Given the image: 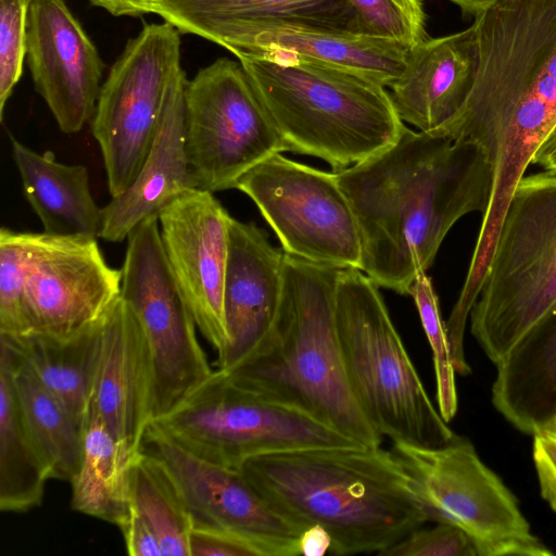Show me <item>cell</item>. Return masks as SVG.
<instances>
[{
  "label": "cell",
  "mask_w": 556,
  "mask_h": 556,
  "mask_svg": "<svg viewBox=\"0 0 556 556\" xmlns=\"http://www.w3.org/2000/svg\"><path fill=\"white\" fill-rule=\"evenodd\" d=\"M336 177L356 218L361 270L403 295L432 266L454 224L486 212L493 182L475 143L405 125L392 144Z\"/></svg>",
  "instance_id": "1"
},
{
  "label": "cell",
  "mask_w": 556,
  "mask_h": 556,
  "mask_svg": "<svg viewBox=\"0 0 556 556\" xmlns=\"http://www.w3.org/2000/svg\"><path fill=\"white\" fill-rule=\"evenodd\" d=\"M480 66L463 110L433 132L478 146L492 192L478 233L495 245L519 180L556 124V0H502L475 17Z\"/></svg>",
  "instance_id": "2"
},
{
  "label": "cell",
  "mask_w": 556,
  "mask_h": 556,
  "mask_svg": "<svg viewBox=\"0 0 556 556\" xmlns=\"http://www.w3.org/2000/svg\"><path fill=\"white\" fill-rule=\"evenodd\" d=\"M239 470L302 532L323 527L331 539V555H379L429 521L392 448L356 445L271 453L245 460Z\"/></svg>",
  "instance_id": "3"
},
{
  "label": "cell",
  "mask_w": 556,
  "mask_h": 556,
  "mask_svg": "<svg viewBox=\"0 0 556 556\" xmlns=\"http://www.w3.org/2000/svg\"><path fill=\"white\" fill-rule=\"evenodd\" d=\"M339 270L285 253L282 295L268 336L225 371L362 445L381 446L383 437L358 405L343 364L336 324Z\"/></svg>",
  "instance_id": "4"
},
{
  "label": "cell",
  "mask_w": 556,
  "mask_h": 556,
  "mask_svg": "<svg viewBox=\"0 0 556 556\" xmlns=\"http://www.w3.org/2000/svg\"><path fill=\"white\" fill-rule=\"evenodd\" d=\"M237 59L286 151L319 157L334 173L388 148L404 126L390 92L371 79L307 61Z\"/></svg>",
  "instance_id": "5"
},
{
  "label": "cell",
  "mask_w": 556,
  "mask_h": 556,
  "mask_svg": "<svg viewBox=\"0 0 556 556\" xmlns=\"http://www.w3.org/2000/svg\"><path fill=\"white\" fill-rule=\"evenodd\" d=\"M336 324L352 392L382 437L428 447L458 437L427 394L378 286L358 268L339 270Z\"/></svg>",
  "instance_id": "6"
},
{
  "label": "cell",
  "mask_w": 556,
  "mask_h": 556,
  "mask_svg": "<svg viewBox=\"0 0 556 556\" xmlns=\"http://www.w3.org/2000/svg\"><path fill=\"white\" fill-rule=\"evenodd\" d=\"M556 307V172L525 175L508 201L470 332L497 366Z\"/></svg>",
  "instance_id": "7"
},
{
  "label": "cell",
  "mask_w": 556,
  "mask_h": 556,
  "mask_svg": "<svg viewBox=\"0 0 556 556\" xmlns=\"http://www.w3.org/2000/svg\"><path fill=\"white\" fill-rule=\"evenodd\" d=\"M152 422L189 453L237 470L260 455L362 445L296 408L239 384L218 368Z\"/></svg>",
  "instance_id": "8"
},
{
  "label": "cell",
  "mask_w": 556,
  "mask_h": 556,
  "mask_svg": "<svg viewBox=\"0 0 556 556\" xmlns=\"http://www.w3.org/2000/svg\"><path fill=\"white\" fill-rule=\"evenodd\" d=\"M429 521L453 525L472 541L477 556H552L531 530L518 500L457 437L440 446L393 443Z\"/></svg>",
  "instance_id": "9"
},
{
  "label": "cell",
  "mask_w": 556,
  "mask_h": 556,
  "mask_svg": "<svg viewBox=\"0 0 556 556\" xmlns=\"http://www.w3.org/2000/svg\"><path fill=\"white\" fill-rule=\"evenodd\" d=\"M181 68L179 30L167 22L144 24L112 65L90 122L111 197L138 174Z\"/></svg>",
  "instance_id": "10"
},
{
  "label": "cell",
  "mask_w": 556,
  "mask_h": 556,
  "mask_svg": "<svg viewBox=\"0 0 556 556\" xmlns=\"http://www.w3.org/2000/svg\"><path fill=\"white\" fill-rule=\"evenodd\" d=\"M121 296L132 309L147 341L155 420L213 372L198 340L197 324L168 266L157 215L143 220L127 237Z\"/></svg>",
  "instance_id": "11"
},
{
  "label": "cell",
  "mask_w": 556,
  "mask_h": 556,
  "mask_svg": "<svg viewBox=\"0 0 556 556\" xmlns=\"http://www.w3.org/2000/svg\"><path fill=\"white\" fill-rule=\"evenodd\" d=\"M186 149L198 188L212 193L286 151L239 60L219 58L188 80Z\"/></svg>",
  "instance_id": "12"
},
{
  "label": "cell",
  "mask_w": 556,
  "mask_h": 556,
  "mask_svg": "<svg viewBox=\"0 0 556 556\" xmlns=\"http://www.w3.org/2000/svg\"><path fill=\"white\" fill-rule=\"evenodd\" d=\"M235 189L255 203L285 253L339 269H361L356 218L334 172L276 153L247 172Z\"/></svg>",
  "instance_id": "13"
},
{
  "label": "cell",
  "mask_w": 556,
  "mask_h": 556,
  "mask_svg": "<svg viewBox=\"0 0 556 556\" xmlns=\"http://www.w3.org/2000/svg\"><path fill=\"white\" fill-rule=\"evenodd\" d=\"M144 443L173 478L192 528L238 535L256 546L263 556L300 555L302 531L279 515L240 470L189 453L154 422L147 430Z\"/></svg>",
  "instance_id": "14"
},
{
  "label": "cell",
  "mask_w": 556,
  "mask_h": 556,
  "mask_svg": "<svg viewBox=\"0 0 556 556\" xmlns=\"http://www.w3.org/2000/svg\"><path fill=\"white\" fill-rule=\"evenodd\" d=\"M26 304L34 333L71 338L99 321L121 296L122 269L97 238L29 232Z\"/></svg>",
  "instance_id": "15"
},
{
  "label": "cell",
  "mask_w": 556,
  "mask_h": 556,
  "mask_svg": "<svg viewBox=\"0 0 556 556\" xmlns=\"http://www.w3.org/2000/svg\"><path fill=\"white\" fill-rule=\"evenodd\" d=\"M231 216L214 193L187 190L159 213L163 250L198 329L222 356L228 344L224 289Z\"/></svg>",
  "instance_id": "16"
},
{
  "label": "cell",
  "mask_w": 556,
  "mask_h": 556,
  "mask_svg": "<svg viewBox=\"0 0 556 556\" xmlns=\"http://www.w3.org/2000/svg\"><path fill=\"white\" fill-rule=\"evenodd\" d=\"M27 64L60 130L79 132L96 111L103 62L65 0H30Z\"/></svg>",
  "instance_id": "17"
},
{
  "label": "cell",
  "mask_w": 556,
  "mask_h": 556,
  "mask_svg": "<svg viewBox=\"0 0 556 556\" xmlns=\"http://www.w3.org/2000/svg\"><path fill=\"white\" fill-rule=\"evenodd\" d=\"M285 252L274 248L254 223L229 222L224 289L228 344L217 368L228 370L254 353L277 317L283 287Z\"/></svg>",
  "instance_id": "18"
},
{
  "label": "cell",
  "mask_w": 556,
  "mask_h": 556,
  "mask_svg": "<svg viewBox=\"0 0 556 556\" xmlns=\"http://www.w3.org/2000/svg\"><path fill=\"white\" fill-rule=\"evenodd\" d=\"M91 403L113 434L137 452L153 420V372L142 328L119 296L101 319Z\"/></svg>",
  "instance_id": "19"
},
{
  "label": "cell",
  "mask_w": 556,
  "mask_h": 556,
  "mask_svg": "<svg viewBox=\"0 0 556 556\" xmlns=\"http://www.w3.org/2000/svg\"><path fill=\"white\" fill-rule=\"evenodd\" d=\"M236 56L298 60L328 65L391 87L404 72L410 48L384 38L283 22L245 26L220 45Z\"/></svg>",
  "instance_id": "20"
},
{
  "label": "cell",
  "mask_w": 556,
  "mask_h": 556,
  "mask_svg": "<svg viewBox=\"0 0 556 556\" xmlns=\"http://www.w3.org/2000/svg\"><path fill=\"white\" fill-rule=\"evenodd\" d=\"M480 66L475 25L410 48L401 77L390 87L394 109L404 123L433 132L467 103Z\"/></svg>",
  "instance_id": "21"
},
{
  "label": "cell",
  "mask_w": 556,
  "mask_h": 556,
  "mask_svg": "<svg viewBox=\"0 0 556 556\" xmlns=\"http://www.w3.org/2000/svg\"><path fill=\"white\" fill-rule=\"evenodd\" d=\"M181 68L170 84L163 113L147 156L131 184L102 207L100 238L127 240L143 220L182 192L198 188L186 149V88Z\"/></svg>",
  "instance_id": "22"
},
{
  "label": "cell",
  "mask_w": 556,
  "mask_h": 556,
  "mask_svg": "<svg viewBox=\"0 0 556 556\" xmlns=\"http://www.w3.org/2000/svg\"><path fill=\"white\" fill-rule=\"evenodd\" d=\"M150 13L161 16L179 33L218 46L235 31L263 22L362 34L348 0H154Z\"/></svg>",
  "instance_id": "23"
},
{
  "label": "cell",
  "mask_w": 556,
  "mask_h": 556,
  "mask_svg": "<svg viewBox=\"0 0 556 556\" xmlns=\"http://www.w3.org/2000/svg\"><path fill=\"white\" fill-rule=\"evenodd\" d=\"M495 367V409L528 435L556 428V307Z\"/></svg>",
  "instance_id": "24"
},
{
  "label": "cell",
  "mask_w": 556,
  "mask_h": 556,
  "mask_svg": "<svg viewBox=\"0 0 556 556\" xmlns=\"http://www.w3.org/2000/svg\"><path fill=\"white\" fill-rule=\"evenodd\" d=\"M11 143L24 195L42 232L99 239L103 213L92 197L88 168L58 162L52 151L39 153L13 137Z\"/></svg>",
  "instance_id": "25"
},
{
  "label": "cell",
  "mask_w": 556,
  "mask_h": 556,
  "mask_svg": "<svg viewBox=\"0 0 556 556\" xmlns=\"http://www.w3.org/2000/svg\"><path fill=\"white\" fill-rule=\"evenodd\" d=\"M140 452L117 439L90 402L81 459L71 480L72 508L119 527L131 510L132 467Z\"/></svg>",
  "instance_id": "26"
},
{
  "label": "cell",
  "mask_w": 556,
  "mask_h": 556,
  "mask_svg": "<svg viewBox=\"0 0 556 556\" xmlns=\"http://www.w3.org/2000/svg\"><path fill=\"white\" fill-rule=\"evenodd\" d=\"M52 467L33 434L13 382V352L0 339V509L26 511L41 504Z\"/></svg>",
  "instance_id": "27"
},
{
  "label": "cell",
  "mask_w": 556,
  "mask_h": 556,
  "mask_svg": "<svg viewBox=\"0 0 556 556\" xmlns=\"http://www.w3.org/2000/svg\"><path fill=\"white\" fill-rule=\"evenodd\" d=\"M101 319L66 339L36 332L21 338L0 336L10 343L22 364L81 424H85L93 393Z\"/></svg>",
  "instance_id": "28"
},
{
  "label": "cell",
  "mask_w": 556,
  "mask_h": 556,
  "mask_svg": "<svg viewBox=\"0 0 556 556\" xmlns=\"http://www.w3.org/2000/svg\"><path fill=\"white\" fill-rule=\"evenodd\" d=\"M10 348L17 399L33 434L51 464L52 479L71 482L81 459L84 424L37 380Z\"/></svg>",
  "instance_id": "29"
},
{
  "label": "cell",
  "mask_w": 556,
  "mask_h": 556,
  "mask_svg": "<svg viewBox=\"0 0 556 556\" xmlns=\"http://www.w3.org/2000/svg\"><path fill=\"white\" fill-rule=\"evenodd\" d=\"M131 504L156 534L163 556H190L189 514L164 464L144 448L132 467Z\"/></svg>",
  "instance_id": "30"
},
{
  "label": "cell",
  "mask_w": 556,
  "mask_h": 556,
  "mask_svg": "<svg viewBox=\"0 0 556 556\" xmlns=\"http://www.w3.org/2000/svg\"><path fill=\"white\" fill-rule=\"evenodd\" d=\"M29 261L28 231L0 229V336L34 333L26 304Z\"/></svg>",
  "instance_id": "31"
},
{
  "label": "cell",
  "mask_w": 556,
  "mask_h": 556,
  "mask_svg": "<svg viewBox=\"0 0 556 556\" xmlns=\"http://www.w3.org/2000/svg\"><path fill=\"white\" fill-rule=\"evenodd\" d=\"M409 295L415 301L424 331L432 351L438 409L442 418L450 422L455 417L458 407L455 383L456 371L439 299L432 280L426 273L417 275Z\"/></svg>",
  "instance_id": "32"
},
{
  "label": "cell",
  "mask_w": 556,
  "mask_h": 556,
  "mask_svg": "<svg viewBox=\"0 0 556 556\" xmlns=\"http://www.w3.org/2000/svg\"><path fill=\"white\" fill-rule=\"evenodd\" d=\"M354 9L359 31L413 48L428 38L420 0H348Z\"/></svg>",
  "instance_id": "33"
},
{
  "label": "cell",
  "mask_w": 556,
  "mask_h": 556,
  "mask_svg": "<svg viewBox=\"0 0 556 556\" xmlns=\"http://www.w3.org/2000/svg\"><path fill=\"white\" fill-rule=\"evenodd\" d=\"M30 0H0V119L18 83L27 53Z\"/></svg>",
  "instance_id": "34"
},
{
  "label": "cell",
  "mask_w": 556,
  "mask_h": 556,
  "mask_svg": "<svg viewBox=\"0 0 556 556\" xmlns=\"http://www.w3.org/2000/svg\"><path fill=\"white\" fill-rule=\"evenodd\" d=\"M379 556H477V552L462 529L435 522L431 528L413 530Z\"/></svg>",
  "instance_id": "35"
},
{
  "label": "cell",
  "mask_w": 556,
  "mask_h": 556,
  "mask_svg": "<svg viewBox=\"0 0 556 556\" xmlns=\"http://www.w3.org/2000/svg\"><path fill=\"white\" fill-rule=\"evenodd\" d=\"M190 556H263L249 541L224 531L193 527L189 535Z\"/></svg>",
  "instance_id": "36"
},
{
  "label": "cell",
  "mask_w": 556,
  "mask_h": 556,
  "mask_svg": "<svg viewBox=\"0 0 556 556\" xmlns=\"http://www.w3.org/2000/svg\"><path fill=\"white\" fill-rule=\"evenodd\" d=\"M533 437L532 458L542 498L556 513V428Z\"/></svg>",
  "instance_id": "37"
},
{
  "label": "cell",
  "mask_w": 556,
  "mask_h": 556,
  "mask_svg": "<svg viewBox=\"0 0 556 556\" xmlns=\"http://www.w3.org/2000/svg\"><path fill=\"white\" fill-rule=\"evenodd\" d=\"M118 528L123 533L128 555L163 556L156 534L132 506L128 517Z\"/></svg>",
  "instance_id": "38"
},
{
  "label": "cell",
  "mask_w": 556,
  "mask_h": 556,
  "mask_svg": "<svg viewBox=\"0 0 556 556\" xmlns=\"http://www.w3.org/2000/svg\"><path fill=\"white\" fill-rule=\"evenodd\" d=\"M299 545L300 555L324 556L330 551L331 539L323 527L314 525L301 533Z\"/></svg>",
  "instance_id": "39"
},
{
  "label": "cell",
  "mask_w": 556,
  "mask_h": 556,
  "mask_svg": "<svg viewBox=\"0 0 556 556\" xmlns=\"http://www.w3.org/2000/svg\"><path fill=\"white\" fill-rule=\"evenodd\" d=\"M154 0H89L114 16H139L150 13Z\"/></svg>",
  "instance_id": "40"
},
{
  "label": "cell",
  "mask_w": 556,
  "mask_h": 556,
  "mask_svg": "<svg viewBox=\"0 0 556 556\" xmlns=\"http://www.w3.org/2000/svg\"><path fill=\"white\" fill-rule=\"evenodd\" d=\"M532 165L540 166L544 170L556 172V124L535 151Z\"/></svg>",
  "instance_id": "41"
},
{
  "label": "cell",
  "mask_w": 556,
  "mask_h": 556,
  "mask_svg": "<svg viewBox=\"0 0 556 556\" xmlns=\"http://www.w3.org/2000/svg\"><path fill=\"white\" fill-rule=\"evenodd\" d=\"M460 8L464 14L478 16L502 0H448Z\"/></svg>",
  "instance_id": "42"
}]
</instances>
